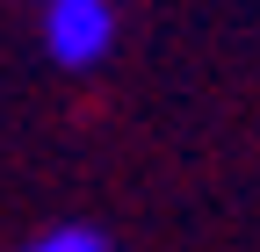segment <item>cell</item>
<instances>
[{"label": "cell", "instance_id": "obj_1", "mask_svg": "<svg viewBox=\"0 0 260 252\" xmlns=\"http://www.w3.org/2000/svg\"><path fill=\"white\" fill-rule=\"evenodd\" d=\"M37 29L65 72H94L116 51V8L109 0H37Z\"/></svg>", "mask_w": 260, "mask_h": 252}, {"label": "cell", "instance_id": "obj_2", "mask_svg": "<svg viewBox=\"0 0 260 252\" xmlns=\"http://www.w3.org/2000/svg\"><path fill=\"white\" fill-rule=\"evenodd\" d=\"M22 252H116L94 224H58V231H44V238H29Z\"/></svg>", "mask_w": 260, "mask_h": 252}]
</instances>
